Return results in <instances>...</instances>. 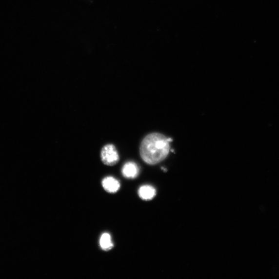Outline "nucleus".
Returning a JSON list of instances; mask_svg holds the SVG:
<instances>
[{"label": "nucleus", "mask_w": 279, "mask_h": 279, "mask_svg": "<svg viewBox=\"0 0 279 279\" xmlns=\"http://www.w3.org/2000/svg\"><path fill=\"white\" fill-rule=\"evenodd\" d=\"M102 185L104 190L109 193H116L120 188L119 181L113 177H107L102 181Z\"/></svg>", "instance_id": "obj_4"}, {"label": "nucleus", "mask_w": 279, "mask_h": 279, "mask_svg": "<svg viewBox=\"0 0 279 279\" xmlns=\"http://www.w3.org/2000/svg\"><path fill=\"white\" fill-rule=\"evenodd\" d=\"M156 194L155 188L150 185H144L139 189L138 194L140 197L144 200H150L154 198Z\"/></svg>", "instance_id": "obj_5"}, {"label": "nucleus", "mask_w": 279, "mask_h": 279, "mask_svg": "<svg viewBox=\"0 0 279 279\" xmlns=\"http://www.w3.org/2000/svg\"><path fill=\"white\" fill-rule=\"evenodd\" d=\"M100 246L104 251H109L113 247L111 237L109 233H103L100 239Z\"/></svg>", "instance_id": "obj_6"}, {"label": "nucleus", "mask_w": 279, "mask_h": 279, "mask_svg": "<svg viewBox=\"0 0 279 279\" xmlns=\"http://www.w3.org/2000/svg\"><path fill=\"white\" fill-rule=\"evenodd\" d=\"M121 172L125 178L134 179L138 176L139 169L137 164L135 162H128L124 164Z\"/></svg>", "instance_id": "obj_3"}, {"label": "nucleus", "mask_w": 279, "mask_h": 279, "mask_svg": "<svg viewBox=\"0 0 279 279\" xmlns=\"http://www.w3.org/2000/svg\"><path fill=\"white\" fill-rule=\"evenodd\" d=\"M171 141L170 138L158 133L147 135L140 147V154L142 159L150 165L161 162L169 154Z\"/></svg>", "instance_id": "obj_1"}, {"label": "nucleus", "mask_w": 279, "mask_h": 279, "mask_svg": "<svg viewBox=\"0 0 279 279\" xmlns=\"http://www.w3.org/2000/svg\"><path fill=\"white\" fill-rule=\"evenodd\" d=\"M100 157L103 163L109 166L116 164L120 159L116 148L112 144H107L102 147Z\"/></svg>", "instance_id": "obj_2"}]
</instances>
